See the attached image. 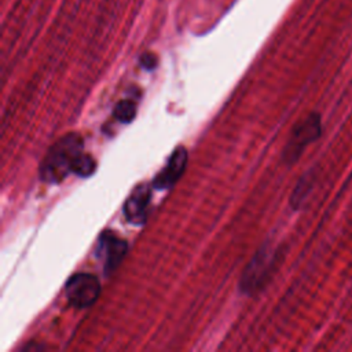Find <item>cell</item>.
Listing matches in <instances>:
<instances>
[{
  "label": "cell",
  "instance_id": "6da1fadb",
  "mask_svg": "<svg viewBox=\"0 0 352 352\" xmlns=\"http://www.w3.org/2000/svg\"><path fill=\"white\" fill-rule=\"evenodd\" d=\"M82 150L84 142L78 133L70 132L59 138L48 148L40 164V179L50 184L60 183L69 173H73V166L84 153Z\"/></svg>",
  "mask_w": 352,
  "mask_h": 352
},
{
  "label": "cell",
  "instance_id": "7a4b0ae2",
  "mask_svg": "<svg viewBox=\"0 0 352 352\" xmlns=\"http://www.w3.org/2000/svg\"><path fill=\"white\" fill-rule=\"evenodd\" d=\"M276 263L278 252L268 245H263L242 272L239 282L241 292L249 296L260 292L272 276Z\"/></svg>",
  "mask_w": 352,
  "mask_h": 352
},
{
  "label": "cell",
  "instance_id": "3957f363",
  "mask_svg": "<svg viewBox=\"0 0 352 352\" xmlns=\"http://www.w3.org/2000/svg\"><path fill=\"white\" fill-rule=\"evenodd\" d=\"M322 132V121L318 113L308 114L304 120L297 122L283 147L282 158L286 164L296 162L302 154L304 148L315 142Z\"/></svg>",
  "mask_w": 352,
  "mask_h": 352
},
{
  "label": "cell",
  "instance_id": "277c9868",
  "mask_svg": "<svg viewBox=\"0 0 352 352\" xmlns=\"http://www.w3.org/2000/svg\"><path fill=\"white\" fill-rule=\"evenodd\" d=\"M66 298L74 308H88L96 302L100 294L99 279L92 274H74L65 285Z\"/></svg>",
  "mask_w": 352,
  "mask_h": 352
},
{
  "label": "cell",
  "instance_id": "5b68a950",
  "mask_svg": "<svg viewBox=\"0 0 352 352\" xmlns=\"http://www.w3.org/2000/svg\"><path fill=\"white\" fill-rule=\"evenodd\" d=\"M128 250L125 239L118 236L110 230L102 232L98 241V256L103 260L104 274H111L124 260Z\"/></svg>",
  "mask_w": 352,
  "mask_h": 352
},
{
  "label": "cell",
  "instance_id": "8992f818",
  "mask_svg": "<svg viewBox=\"0 0 352 352\" xmlns=\"http://www.w3.org/2000/svg\"><path fill=\"white\" fill-rule=\"evenodd\" d=\"M188 153L183 146L176 147L169 155L166 165L153 179V187L157 190L170 188L184 173L187 166Z\"/></svg>",
  "mask_w": 352,
  "mask_h": 352
},
{
  "label": "cell",
  "instance_id": "52a82bcc",
  "mask_svg": "<svg viewBox=\"0 0 352 352\" xmlns=\"http://www.w3.org/2000/svg\"><path fill=\"white\" fill-rule=\"evenodd\" d=\"M150 201L151 187L146 183L136 186L124 202V216L126 220L135 226L143 224L147 217Z\"/></svg>",
  "mask_w": 352,
  "mask_h": 352
},
{
  "label": "cell",
  "instance_id": "ba28073f",
  "mask_svg": "<svg viewBox=\"0 0 352 352\" xmlns=\"http://www.w3.org/2000/svg\"><path fill=\"white\" fill-rule=\"evenodd\" d=\"M312 184H314V176L312 175L307 173L300 179V182L297 183V186H296V188H294V191L290 197V204L294 209H298L301 206L305 197L312 190Z\"/></svg>",
  "mask_w": 352,
  "mask_h": 352
},
{
  "label": "cell",
  "instance_id": "9c48e42d",
  "mask_svg": "<svg viewBox=\"0 0 352 352\" xmlns=\"http://www.w3.org/2000/svg\"><path fill=\"white\" fill-rule=\"evenodd\" d=\"M113 116L121 122H131L136 116V104L129 99L120 100L113 110Z\"/></svg>",
  "mask_w": 352,
  "mask_h": 352
},
{
  "label": "cell",
  "instance_id": "30bf717a",
  "mask_svg": "<svg viewBox=\"0 0 352 352\" xmlns=\"http://www.w3.org/2000/svg\"><path fill=\"white\" fill-rule=\"evenodd\" d=\"M95 170H96V161L94 160V157H91L89 154H84V153L77 158V161L73 166V173L80 177H88Z\"/></svg>",
  "mask_w": 352,
  "mask_h": 352
},
{
  "label": "cell",
  "instance_id": "8fae6325",
  "mask_svg": "<svg viewBox=\"0 0 352 352\" xmlns=\"http://www.w3.org/2000/svg\"><path fill=\"white\" fill-rule=\"evenodd\" d=\"M140 65L146 70H153L157 66V56L151 52H146L140 56Z\"/></svg>",
  "mask_w": 352,
  "mask_h": 352
}]
</instances>
